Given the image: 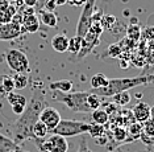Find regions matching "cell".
Segmentation results:
<instances>
[{"label":"cell","mask_w":154,"mask_h":152,"mask_svg":"<svg viewBox=\"0 0 154 152\" xmlns=\"http://www.w3.org/2000/svg\"><path fill=\"white\" fill-rule=\"evenodd\" d=\"M45 107H46L45 93L42 90H34L30 102H28L24 112L9 127L13 142L20 144L32 137V127L40 119V114Z\"/></svg>","instance_id":"obj_1"},{"label":"cell","mask_w":154,"mask_h":152,"mask_svg":"<svg viewBox=\"0 0 154 152\" xmlns=\"http://www.w3.org/2000/svg\"><path fill=\"white\" fill-rule=\"evenodd\" d=\"M154 83V74H141L136 77H128V78H108V85L101 89H91L88 91L99 95V97L111 98L115 94L121 91H129L137 86Z\"/></svg>","instance_id":"obj_2"},{"label":"cell","mask_w":154,"mask_h":152,"mask_svg":"<svg viewBox=\"0 0 154 152\" xmlns=\"http://www.w3.org/2000/svg\"><path fill=\"white\" fill-rule=\"evenodd\" d=\"M87 95H88V91H76V93L51 91V98L55 102L63 103L69 110H71L72 112H80V114L92 112L87 103Z\"/></svg>","instance_id":"obj_3"},{"label":"cell","mask_w":154,"mask_h":152,"mask_svg":"<svg viewBox=\"0 0 154 152\" xmlns=\"http://www.w3.org/2000/svg\"><path fill=\"white\" fill-rule=\"evenodd\" d=\"M91 123L82 122V121H70V119H61L58 126L50 134H57L63 137H72L88 134Z\"/></svg>","instance_id":"obj_4"},{"label":"cell","mask_w":154,"mask_h":152,"mask_svg":"<svg viewBox=\"0 0 154 152\" xmlns=\"http://www.w3.org/2000/svg\"><path fill=\"white\" fill-rule=\"evenodd\" d=\"M5 61L15 73H28L30 69L29 58L20 49H8L5 52Z\"/></svg>","instance_id":"obj_5"},{"label":"cell","mask_w":154,"mask_h":152,"mask_svg":"<svg viewBox=\"0 0 154 152\" xmlns=\"http://www.w3.org/2000/svg\"><path fill=\"white\" fill-rule=\"evenodd\" d=\"M34 144L38 150H44L48 152H67L69 151V143L66 137L57 135V134H51L48 137L40 140L33 139Z\"/></svg>","instance_id":"obj_6"},{"label":"cell","mask_w":154,"mask_h":152,"mask_svg":"<svg viewBox=\"0 0 154 152\" xmlns=\"http://www.w3.org/2000/svg\"><path fill=\"white\" fill-rule=\"evenodd\" d=\"M95 3L96 0H87L83 4V9L80 13V17L76 24V36L85 37L87 32L90 31L91 24H92V16L94 11H95Z\"/></svg>","instance_id":"obj_7"},{"label":"cell","mask_w":154,"mask_h":152,"mask_svg":"<svg viewBox=\"0 0 154 152\" xmlns=\"http://www.w3.org/2000/svg\"><path fill=\"white\" fill-rule=\"evenodd\" d=\"M23 33H24L23 21L17 20L16 15L13 16V19H12L11 23L0 25V40H2V41L13 40V38L19 37L20 34H23Z\"/></svg>","instance_id":"obj_8"},{"label":"cell","mask_w":154,"mask_h":152,"mask_svg":"<svg viewBox=\"0 0 154 152\" xmlns=\"http://www.w3.org/2000/svg\"><path fill=\"white\" fill-rule=\"evenodd\" d=\"M61 119H62L61 114H59V111L57 110V108L49 107V106H46L40 114V121L48 127L49 134L58 126V123L61 122Z\"/></svg>","instance_id":"obj_9"},{"label":"cell","mask_w":154,"mask_h":152,"mask_svg":"<svg viewBox=\"0 0 154 152\" xmlns=\"http://www.w3.org/2000/svg\"><path fill=\"white\" fill-rule=\"evenodd\" d=\"M7 101H8L9 106H11L12 111L17 115H21L28 105L26 98L19 93H15V91H11V93L7 94Z\"/></svg>","instance_id":"obj_10"},{"label":"cell","mask_w":154,"mask_h":152,"mask_svg":"<svg viewBox=\"0 0 154 152\" xmlns=\"http://www.w3.org/2000/svg\"><path fill=\"white\" fill-rule=\"evenodd\" d=\"M132 115L136 122L143 123L150 119V106L145 102H138L134 107L132 108Z\"/></svg>","instance_id":"obj_11"},{"label":"cell","mask_w":154,"mask_h":152,"mask_svg":"<svg viewBox=\"0 0 154 152\" xmlns=\"http://www.w3.org/2000/svg\"><path fill=\"white\" fill-rule=\"evenodd\" d=\"M23 28L24 32L28 33H36L40 29V20L36 15H28L23 16Z\"/></svg>","instance_id":"obj_12"},{"label":"cell","mask_w":154,"mask_h":152,"mask_svg":"<svg viewBox=\"0 0 154 152\" xmlns=\"http://www.w3.org/2000/svg\"><path fill=\"white\" fill-rule=\"evenodd\" d=\"M15 15H16V8L15 7L0 3V25L11 23Z\"/></svg>","instance_id":"obj_13"},{"label":"cell","mask_w":154,"mask_h":152,"mask_svg":"<svg viewBox=\"0 0 154 152\" xmlns=\"http://www.w3.org/2000/svg\"><path fill=\"white\" fill-rule=\"evenodd\" d=\"M51 48L58 53H65L67 52L69 48V38L65 34H55L51 38Z\"/></svg>","instance_id":"obj_14"},{"label":"cell","mask_w":154,"mask_h":152,"mask_svg":"<svg viewBox=\"0 0 154 152\" xmlns=\"http://www.w3.org/2000/svg\"><path fill=\"white\" fill-rule=\"evenodd\" d=\"M50 91H61V93H71L72 82L70 79H59L49 83Z\"/></svg>","instance_id":"obj_15"},{"label":"cell","mask_w":154,"mask_h":152,"mask_svg":"<svg viewBox=\"0 0 154 152\" xmlns=\"http://www.w3.org/2000/svg\"><path fill=\"white\" fill-rule=\"evenodd\" d=\"M48 134H49L48 127L45 126L44 123L40 121V119H38V121L34 123L33 127H32V139L42 140V139H45V137L48 136Z\"/></svg>","instance_id":"obj_16"},{"label":"cell","mask_w":154,"mask_h":152,"mask_svg":"<svg viewBox=\"0 0 154 152\" xmlns=\"http://www.w3.org/2000/svg\"><path fill=\"white\" fill-rule=\"evenodd\" d=\"M40 19H41V23L45 24L46 27L54 28V27H57V24H58L57 16H55V13H54V12H51V11H46V9L41 11V13H40Z\"/></svg>","instance_id":"obj_17"},{"label":"cell","mask_w":154,"mask_h":152,"mask_svg":"<svg viewBox=\"0 0 154 152\" xmlns=\"http://www.w3.org/2000/svg\"><path fill=\"white\" fill-rule=\"evenodd\" d=\"M20 146L13 142V139L7 137L3 134H0V152H11L15 150H19Z\"/></svg>","instance_id":"obj_18"},{"label":"cell","mask_w":154,"mask_h":152,"mask_svg":"<svg viewBox=\"0 0 154 152\" xmlns=\"http://www.w3.org/2000/svg\"><path fill=\"white\" fill-rule=\"evenodd\" d=\"M91 118H92L94 123L100 126H106L108 122H109V114L106 110H101V108H97V110H94L91 112Z\"/></svg>","instance_id":"obj_19"},{"label":"cell","mask_w":154,"mask_h":152,"mask_svg":"<svg viewBox=\"0 0 154 152\" xmlns=\"http://www.w3.org/2000/svg\"><path fill=\"white\" fill-rule=\"evenodd\" d=\"M91 87L92 89H101V87H106L108 85V78L106 74L103 73H97L95 76L91 77Z\"/></svg>","instance_id":"obj_20"},{"label":"cell","mask_w":154,"mask_h":152,"mask_svg":"<svg viewBox=\"0 0 154 152\" xmlns=\"http://www.w3.org/2000/svg\"><path fill=\"white\" fill-rule=\"evenodd\" d=\"M13 83H15L16 90H23L25 89L29 83V78H28L26 73H15V76L12 77Z\"/></svg>","instance_id":"obj_21"},{"label":"cell","mask_w":154,"mask_h":152,"mask_svg":"<svg viewBox=\"0 0 154 152\" xmlns=\"http://www.w3.org/2000/svg\"><path fill=\"white\" fill-rule=\"evenodd\" d=\"M82 42H83V37H79V36H75L69 38V48H67V52H70L72 56L78 54L79 50L82 49Z\"/></svg>","instance_id":"obj_22"},{"label":"cell","mask_w":154,"mask_h":152,"mask_svg":"<svg viewBox=\"0 0 154 152\" xmlns=\"http://www.w3.org/2000/svg\"><path fill=\"white\" fill-rule=\"evenodd\" d=\"M141 134H142V123H138V122H134L129 126V130H128V137L129 140H136L138 137H141Z\"/></svg>","instance_id":"obj_23"},{"label":"cell","mask_w":154,"mask_h":152,"mask_svg":"<svg viewBox=\"0 0 154 152\" xmlns=\"http://www.w3.org/2000/svg\"><path fill=\"white\" fill-rule=\"evenodd\" d=\"M121 52H122V42H120V44H119V42H115V44H112L107 48V50L104 52V54H103V58L106 57V56L112 57V58H116L121 54Z\"/></svg>","instance_id":"obj_24"},{"label":"cell","mask_w":154,"mask_h":152,"mask_svg":"<svg viewBox=\"0 0 154 152\" xmlns=\"http://www.w3.org/2000/svg\"><path fill=\"white\" fill-rule=\"evenodd\" d=\"M111 98L113 99V103L117 106H125L131 102V94H129V91H121V93L115 94Z\"/></svg>","instance_id":"obj_25"},{"label":"cell","mask_w":154,"mask_h":152,"mask_svg":"<svg viewBox=\"0 0 154 152\" xmlns=\"http://www.w3.org/2000/svg\"><path fill=\"white\" fill-rule=\"evenodd\" d=\"M87 103H88V107L91 108V111L97 110V108H100V106H101V97L88 91V95H87Z\"/></svg>","instance_id":"obj_26"},{"label":"cell","mask_w":154,"mask_h":152,"mask_svg":"<svg viewBox=\"0 0 154 152\" xmlns=\"http://www.w3.org/2000/svg\"><path fill=\"white\" fill-rule=\"evenodd\" d=\"M90 136L94 137V139H97V137L106 135V128H104V126H100V125H96V123H92L90 127Z\"/></svg>","instance_id":"obj_27"},{"label":"cell","mask_w":154,"mask_h":152,"mask_svg":"<svg viewBox=\"0 0 154 152\" xmlns=\"http://www.w3.org/2000/svg\"><path fill=\"white\" fill-rule=\"evenodd\" d=\"M112 135H113V139L116 142H125L128 139V131L122 127H115L113 131H112Z\"/></svg>","instance_id":"obj_28"},{"label":"cell","mask_w":154,"mask_h":152,"mask_svg":"<svg viewBox=\"0 0 154 152\" xmlns=\"http://www.w3.org/2000/svg\"><path fill=\"white\" fill-rule=\"evenodd\" d=\"M2 89L4 90V93H7V94L15 90V83H13L12 77H8V76L2 77Z\"/></svg>","instance_id":"obj_29"},{"label":"cell","mask_w":154,"mask_h":152,"mask_svg":"<svg viewBox=\"0 0 154 152\" xmlns=\"http://www.w3.org/2000/svg\"><path fill=\"white\" fill-rule=\"evenodd\" d=\"M142 134L154 139V122H152L150 119L146 122H143L142 123Z\"/></svg>","instance_id":"obj_30"},{"label":"cell","mask_w":154,"mask_h":152,"mask_svg":"<svg viewBox=\"0 0 154 152\" xmlns=\"http://www.w3.org/2000/svg\"><path fill=\"white\" fill-rule=\"evenodd\" d=\"M115 23H116V17L115 16H103L100 20V24H101V27H103V29H111Z\"/></svg>","instance_id":"obj_31"},{"label":"cell","mask_w":154,"mask_h":152,"mask_svg":"<svg viewBox=\"0 0 154 152\" xmlns=\"http://www.w3.org/2000/svg\"><path fill=\"white\" fill-rule=\"evenodd\" d=\"M140 34H141V29L137 25L133 27H128V36L132 38V40H138Z\"/></svg>","instance_id":"obj_32"},{"label":"cell","mask_w":154,"mask_h":152,"mask_svg":"<svg viewBox=\"0 0 154 152\" xmlns=\"http://www.w3.org/2000/svg\"><path fill=\"white\" fill-rule=\"evenodd\" d=\"M76 152H92L88 148V146H87V142H86V137H83L82 140H80V143H79V148H78V151Z\"/></svg>","instance_id":"obj_33"},{"label":"cell","mask_w":154,"mask_h":152,"mask_svg":"<svg viewBox=\"0 0 154 152\" xmlns=\"http://www.w3.org/2000/svg\"><path fill=\"white\" fill-rule=\"evenodd\" d=\"M95 142L99 144V146H104V144H107V134L100 137H97V139H95Z\"/></svg>","instance_id":"obj_34"},{"label":"cell","mask_w":154,"mask_h":152,"mask_svg":"<svg viewBox=\"0 0 154 152\" xmlns=\"http://www.w3.org/2000/svg\"><path fill=\"white\" fill-rule=\"evenodd\" d=\"M21 2H23L26 7H34V5H37L38 0H21Z\"/></svg>","instance_id":"obj_35"},{"label":"cell","mask_w":154,"mask_h":152,"mask_svg":"<svg viewBox=\"0 0 154 152\" xmlns=\"http://www.w3.org/2000/svg\"><path fill=\"white\" fill-rule=\"evenodd\" d=\"M150 121L154 122V105L150 107Z\"/></svg>","instance_id":"obj_36"},{"label":"cell","mask_w":154,"mask_h":152,"mask_svg":"<svg viewBox=\"0 0 154 152\" xmlns=\"http://www.w3.org/2000/svg\"><path fill=\"white\" fill-rule=\"evenodd\" d=\"M11 152H21V148H19V150H15V151H11Z\"/></svg>","instance_id":"obj_37"},{"label":"cell","mask_w":154,"mask_h":152,"mask_svg":"<svg viewBox=\"0 0 154 152\" xmlns=\"http://www.w3.org/2000/svg\"><path fill=\"white\" fill-rule=\"evenodd\" d=\"M38 151H40V152H48V151H44V150H38Z\"/></svg>","instance_id":"obj_38"}]
</instances>
